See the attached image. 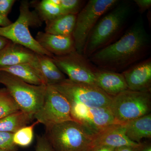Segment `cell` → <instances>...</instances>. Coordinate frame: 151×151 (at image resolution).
<instances>
[{
    "label": "cell",
    "instance_id": "d6986e66",
    "mask_svg": "<svg viewBox=\"0 0 151 151\" xmlns=\"http://www.w3.org/2000/svg\"><path fill=\"white\" fill-rule=\"evenodd\" d=\"M77 15L63 14L52 20L45 23V32L55 35L72 36Z\"/></svg>",
    "mask_w": 151,
    "mask_h": 151
},
{
    "label": "cell",
    "instance_id": "603a6c76",
    "mask_svg": "<svg viewBox=\"0 0 151 151\" xmlns=\"http://www.w3.org/2000/svg\"><path fill=\"white\" fill-rule=\"evenodd\" d=\"M36 121L31 125L21 128L13 134V141L16 146L27 147L32 142L34 136V129L39 124Z\"/></svg>",
    "mask_w": 151,
    "mask_h": 151
},
{
    "label": "cell",
    "instance_id": "8fae6325",
    "mask_svg": "<svg viewBox=\"0 0 151 151\" xmlns=\"http://www.w3.org/2000/svg\"><path fill=\"white\" fill-rule=\"evenodd\" d=\"M73 121L78 122L92 135L97 134L107 127L120 124L109 107L91 108L78 104H70Z\"/></svg>",
    "mask_w": 151,
    "mask_h": 151
},
{
    "label": "cell",
    "instance_id": "4fadbf2b",
    "mask_svg": "<svg viewBox=\"0 0 151 151\" xmlns=\"http://www.w3.org/2000/svg\"><path fill=\"white\" fill-rule=\"evenodd\" d=\"M128 89L137 92H150L151 89V59H144L122 73Z\"/></svg>",
    "mask_w": 151,
    "mask_h": 151
},
{
    "label": "cell",
    "instance_id": "7a4b0ae2",
    "mask_svg": "<svg viewBox=\"0 0 151 151\" xmlns=\"http://www.w3.org/2000/svg\"><path fill=\"white\" fill-rule=\"evenodd\" d=\"M129 2L119 3L103 16L89 34L82 54L88 58L121 37L131 12Z\"/></svg>",
    "mask_w": 151,
    "mask_h": 151
},
{
    "label": "cell",
    "instance_id": "30bf717a",
    "mask_svg": "<svg viewBox=\"0 0 151 151\" xmlns=\"http://www.w3.org/2000/svg\"><path fill=\"white\" fill-rule=\"evenodd\" d=\"M52 59L70 81L95 85V73L97 67L83 54L75 51L62 56H53Z\"/></svg>",
    "mask_w": 151,
    "mask_h": 151
},
{
    "label": "cell",
    "instance_id": "f546056e",
    "mask_svg": "<svg viewBox=\"0 0 151 151\" xmlns=\"http://www.w3.org/2000/svg\"><path fill=\"white\" fill-rule=\"evenodd\" d=\"M12 23V21L8 17H5L0 15V27L7 26Z\"/></svg>",
    "mask_w": 151,
    "mask_h": 151
},
{
    "label": "cell",
    "instance_id": "cb8c5ba5",
    "mask_svg": "<svg viewBox=\"0 0 151 151\" xmlns=\"http://www.w3.org/2000/svg\"><path fill=\"white\" fill-rule=\"evenodd\" d=\"M20 111L5 87L0 88V119Z\"/></svg>",
    "mask_w": 151,
    "mask_h": 151
},
{
    "label": "cell",
    "instance_id": "2e32d148",
    "mask_svg": "<svg viewBox=\"0 0 151 151\" xmlns=\"http://www.w3.org/2000/svg\"><path fill=\"white\" fill-rule=\"evenodd\" d=\"M95 79V85L112 97L128 89L126 80L122 73L97 68Z\"/></svg>",
    "mask_w": 151,
    "mask_h": 151
},
{
    "label": "cell",
    "instance_id": "5b68a950",
    "mask_svg": "<svg viewBox=\"0 0 151 151\" xmlns=\"http://www.w3.org/2000/svg\"><path fill=\"white\" fill-rule=\"evenodd\" d=\"M0 84H3L20 110L33 116L43 104L47 85L28 84L4 71H0Z\"/></svg>",
    "mask_w": 151,
    "mask_h": 151
},
{
    "label": "cell",
    "instance_id": "1f68e13d",
    "mask_svg": "<svg viewBox=\"0 0 151 151\" xmlns=\"http://www.w3.org/2000/svg\"><path fill=\"white\" fill-rule=\"evenodd\" d=\"M115 148L107 147H99L93 148L89 151H114Z\"/></svg>",
    "mask_w": 151,
    "mask_h": 151
},
{
    "label": "cell",
    "instance_id": "7c38bea8",
    "mask_svg": "<svg viewBox=\"0 0 151 151\" xmlns=\"http://www.w3.org/2000/svg\"><path fill=\"white\" fill-rule=\"evenodd\" d=\"M141 145L132 142L128 138L124 124H118L111 125L94 135L90 149L99 147L115 149L124 146L138 148Z\"/></svg>",
    "mask_w": 151,
    "mask_h": 151
},
{
    "label": "cell",
    "instance_id": "d4e9b609",
    "mask_svg": "<svg viewBox=\"0 0 151 151\" xmlns=\"http://www.w3.org/2000/svg\"><path fill=\"white\" fill-rule=\"evenodd\" d=\"M84 1L81 0H60V6L63 14L77 15L84 6Z\"/></svg>",
    "mask_w": 151,
    "mask_h": 151
},
{
    "label": "cell",
    "instance_id": "83f0119b",
    "mask_svg": "<svg viewBox=\"0 0 151 151\" xmlns=\"http://www.w3.org/2000/svg\"><path fill=\"white\" fill-rule=\"evenodd\" d=\"M15 0H0V15L3 17H8Z\"/></svg>",
    "mask_w": 151,
    "mask_h": 151
},
{
    "label": "cell",
    "instance_id": "4316f807",
    "mask_svg": "<svg viewBox=\"0 0 151 151\" xmlns=\"http://www.w3.org/2000/svg\"><path fill=\"white\" fill-rule=\"evenodd\" d=\"M35 151H54L45 135L37 137V144Z\"/></svg>",
    "mask_w": 151,
    "mask_h": 151
},
{
    "label": "cell",
    "instance_id": "e575fe53",
    "mask_svg": "<svg viewBox=\"0 0 151 151\" xmlns=\"http://www.w3.org/2000/svg\"><path fill=\"white\" fill-rule=\"evenodd\" d=\"M0 151H7L4 150H2V149H0Z\"/></svg>",
    "mask_w": 151,
    "mask_h": 151
},
{
    "label": "cell",
    "instance_id": "ffe728a7",
    "mask_svg": "<svg viewBox=\"0 0 151 151\" xmlns=\"http://www.w3.org/2000/svg\"><path fill=\"white\" fill-rule=\"evenodd\" d=\"M42 75L47 85H55L64 79L65 76L53 62L52 58L46 55H37Z\"/></svg>",
    "mask_w": 151,
    "mask_h": 151
},
{
    "label": "cell",
    "instance_id": "5bb4252c",
    "mask_svg": "<svg viewBox=\"0 0 151 151\" xmlns=\"http://www.w3.org/2000/svg\"><path fill=\"white\" fill-rule=\"evenodd\" d=\"M37 55L31 50L10 41L0 50V68L23 63H30L41 73Z\"/></svg>",
    "mask_w": 151,
    "mask_h": 151
},
{
    "label": "cell",
    "instance_id": "8992f818",
    "mask_svg": "<svg viewBox=\"0 0 151 151\" xmlns=\"http://www.w3.org/2000/svg\"><path fill=\"white\" fill-rule=\"evenodd\" d=\"M109 108L117 122L125 124L150 113L151 92L127 89L112 97Z\"/></svg>",
    "mask_w": 151,
    "mask_h": 151
},
{
    "label": "cell",
    "instance_id": "277c9868",
    "mask_svg": "<svg viewBox=\"0 0 151 151\" xmlns=\"http://www.w3.org/2000/svg\"><path fill=\"white\" fill-rule=\"evenodd\" d=\"M46 132L54 151H89L94 137L73 120L56 124Z\"/></svg>",
    "mask_w": 151,
    "mask_h": 151
},
{
    "label": "cell",
    "instance_id": "e0dca14e",
    "mask_svg": "<svg viewBox=\"0 0 151 151\" xmlns=\"http://www.w3.org/2000/svg\"><path fill=\"white\" fill-rule=\"evenodd\" d=\"M126 134L132 142L140 144L143 139L151 137V113L124 124Z\"/></svg>",
    "mask_w": 151,
    "mask_h": 151
},
{
    "label": "cell",
    "instance_id": "836d02e7",
    "mask_svg": "<svg viewBox=\"0 0 151 151\" xmlns=\"http://www.w3.org/2000/svg\"><path fill=\"white\" fill-rule=\"evenodd\" d=\"M138 151H151V146L147 145L143 147L142 145L138 149Z\"/></svg>",
    "mask_w": 151,
    "mask_h": 151
},
{
    "label": "cell",
    "instance_id": "484cf974",
    "mask_svg": "<svg viewBox=\"0 0 151 151\" xmlns=\"http://www.w3.org/2000/svg\"><path fill=\"white\" fill-rule=\"evenodd\" d=\"M12 133L0 132V149L7 151H17L13 141Z\"/></svg>",
    "mask_w": 151,
    "mask_h": 151
},
{
    "label": "cell",
    "instance_id": "ba28073f",
    "mask_svg": "<svg viewBox=\"0 0 151 151\" xmlns=\"http://www.w3.org/2000/svg\"><path fill=\"white\" fill-rule=\"evenodd\" d=\"M52 86L70 104L91 107H109L112 97L95 85L76 83L65 78Z\"/></svg>",
    "mask_w": 151,
    "mask_h": 151
},
{
    "label": "cell",
    "instance_id": "52a82bcc",
    "mask_svg": "<svg viewBox=\"0 0 151 151\" xmlns=\"http://www.w3.org/2000/svg\"><path fill=\"white\" fill-rule=\"evenodd\" d=\"M118 0H90L77 15L72 37L76 51L83 53L89 34L99 20L119 4Z\"/></svg>",
    "mask_w": 151,
    "mask_h": 151
},
{
    "label": "cell",
    "instance_id": "ac0fdd59",
    "mask_svg": "<svg viewBox=\"0 0 151 151\" xmlns=\"http://www.w3.org/2000/svg\"><path fill=\"white\" fill-rule=\"evenodd\" d=\"M0 71H4L14 76L28 84L35 85H46L40 71L30 63H23L1 68Z\"/></svg>",
    "mask_w": 151,
    "mask_h": 151
},
{
    "label": "cell",
    "instance_id": "6da1fadb",
    "mask_svg": "<svg viewBox=\"0 0 151 151\" xmlns=\"http://www.w3.org/2000/svg\"><path fill=\"white\" fill-rule=\"evenodd\" d=\"M150 49V38L140 17L119 39L88 59L97 68L120 73L144 60Z\"/></svg>",
    "mask_w": 151,
    "mask_h": 151
},
{
    "label": "cell",
    "instance_id": "4dcf8cb0",
    "mask_svg": "<svg viewBox=\"0 0 151 151\" xmlns=\"http://www.w3.org/2000/svg\"><path fill=\"white\" fill-rule=\"evenodd\" d=\"M139 147H130V146H124V147L116 148L114 149V151H138Z\"/></svg>",
    "mask_w": 151,
    "mask_h": 151
},
{
    "label": "cell",
    "instance_id": "44dd1931",
    "mask_svg": "<svg viewBox=\"0 0 151 151\" xmlns=\"http://www.w3.org/2000/svg\"><path fill=\"white\" fill-rule=\"evenodd\" d=\"M60 3V0H42L32 2L30 5L35 8L40 19L46 22L63 15Z\"/></svg>",
    "mask_w": 151,
    "mask_h": 151
},
{
    "label": "cell",
    "instance_id": "9a60e30c",
    "mask_svg": "<svg viewBox=\"0 0 151 151\" xmlns=\"http://www.w3.org/2000/svg\"><path fill=\"white\" fill-rule=\"evenodd\" d=\"M35 39L44 49L54 56H62L76 51L72 36L55 35L40 31Z\"/></svg>",
    "mask_w": 151,
    "mask_h": 151
},
{
    "label": "cell",
    "instance_id": "f1b7e54d",
    "mask_svg": "<svg viewBox=\"0 0 151 151\" xmlns=\"http://www.w3.org/2000/svg\"><path fill=\"white\" fill-rule=\"evenodd\" d=\"M134 1L138 6L141 13H143L151 7V0H135Z\"/></svg>",
    "mask_w": 151,
    "mask_h": 151
},
{
    "label": "cell",
    "instance_id": "d6a6232c",
    "mask_svg": "<svg viewBox=\"0 0 151 151\" xmlns=\"http://www.w3.org/2000/svg\"><path fill=\"white\" fill-rule=\"evenodd\" d=\"M10 41L7 39L0 36V50L4 48Z\"/></svg>",
    "mask_w": 151,
    "mask_h": 151
},
{
    "label": "cell",
    "instance_id": "7402d4cb",
    "mask_svg": "<svg viewBox=\"0 0 151 151\" xmlns=\"http://www.w3.org/2000/svg\"><path fill=\"white\" fill-rule=\"evenodd\" d=\"M34 119L33 116L29 114L21 111H17L0 119V132L14 134L27 126Z\"/></svg>",
    "mask_w": 151,
    "mask_h": 151
},
{
    "label": "cell",
    "instance_id": "9c48e42d",
    "mask_svg": "<svg viewBox=\"0 0 151 151\" xmlns=\"http://www.w3.org/2000/svg\"><path fill=\"white\" fill-rule=\"evenodd\" d=\"M46 131L56 124L72 120L70 106L67 99L52 86H47L43 104L34 115Z\"/></svg>",
    "mask_w": 151,
    "mask_h": 151
},
{
    "label": "cell",
    "instance_id": "3957f363",
    "mask_svg": "<svg viewBox=\"0 0 151 151\" xmlns=\"http://www.w3.org/2000/svg\"><path fill=\"white\" fill-rule=\"evenodd\" d=\"M30 7L28 1H21L18 18L9 25L0 27V36L31 50L37 54L52 58L54 55L44 49L30 32V27H38L42 25L43 22L36 12L31 11Z\"/></svg>",
    "mask_w": 151,
    "mask_h": 151
}]
</instances>
